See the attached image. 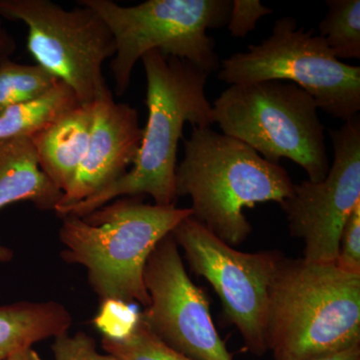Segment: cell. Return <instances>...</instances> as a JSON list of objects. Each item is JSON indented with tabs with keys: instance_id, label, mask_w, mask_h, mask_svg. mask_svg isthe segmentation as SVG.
<instances>
[{
	"instance_id": "cell-1",
	"label": "cell",
	"mask_w": 360,
	"mask_h": 360,
	"mask_svg": "<svg viewBox=\"0 0 360 360\" xmlns=\"http://www.w3.org/2000/svg\"><path fill=\"white\" fill-rule=\"evenodd\" d=\"M146 75L148 120L139 155L130 172L98 193L56 212L85 217L120 196L148 194L156 205L175 206L177 148L186 122L210 127L214 113L205 94L207 71L158 51L141 58Z\"/></svg>"
},
{
	"instance_id": "cell-2",
	"label": "cell",
	"mask_w": 360,
	"mask_h": 360,
	"mask_svg": "<svg viewBox=\"0 0 360 360\" xmlns=\"http://www.w3.org/2000/svg\"><path fill=\"white\" fill-rule=\"evenodd\" d=\"M293 186L283 167L210 127H193L175 172L177 198L189 196L191 217L233 248L252 232L245 208L269 201L281 205Z\"/></svg>"
},
{
	"instance_id": "cell-3",
	"label": "cell",
	"mask_w": 360,
	"mask_h": 360,
	"mask_svg": "<svg viewBox=\"0 0 360 360\" xmlns=\"http://www.w3.org/2000/svg\"><path fill=\"white\" fill-rule=\"evenodd\" d=\"M265 340L274 360H304L360 345V274L284 257L269 291Z\"/></svg>"
},
{
	"instance_id": "cell-4",
	"label": "cell",
	"mask_w": 360,
	"mask_h": 360,
	"mask_svg": "<svg viewBox=\"0 0 360 360\" xmlns=\"http://www.w3.org/2000/svg\"><path fill=\"white\" fill-rule=\"evenodd\" d=\"M191 208L146 205L139 198H118L85 215H66L58 236L68 264L82 265L101 300L115 298L149 304L143 272L150 253L172 233Z\"/></svg>"
},
{
	"instance_id": "cell-5",
	"label": "cell",
	"mask_w": 360,
	"mask_h": 360,
	"mask_svg": "<svg viewBox=\"0 0 360 360\" xmlns=\"http://www.w3.org/2000/svg\"><path fill=\"white\" fill-rule=\"evenodd\" d=\"M222 134L248 144L265 160L288 158L310 181L329 170L324 125L314 99L291 82L266 80L231 85L212 105Z\"/></svg>"
},
{
	"instance_id": "cell-6",
	"label": "cell",
	"mask_w": 360,
	"mask_h": 360,
	"mask_svg": "<svg viewBox=\"0 0 360 360\" xmlns=\"http://www.w3.org/2000/svg\"><path fill=\"white\" fill-rule=\"evenodd\" d=\"M108 25L115 40L110 68L117 96L127 92L132 70L146 52L184 59L212 73L219 68L208 30L227 25L231 0H148L122 6L110 0H80Z\"/></svg>"
},
{
	"instance_id": "cell-7",
	"label": "cell",
	"mask_w": 360,
	"mask_h": 360,
	"mask_svg": "<svg viewBox=\"0 0 360 360\" xmlns=\"http://www.w3.org/2000/svg\"><path fill=\"white\" fill-rule=\"evenodd\" d=\"M219 78L231 85L291 82L307 92L319 110L343 122L360 110L359 66L335 58L314 28H297L292 18H279L266 39L225 58Z\"/></svg>"
},
{
	"instance_id": "cell-8",
	"label": "cell",
	"mask_w": 360,
	"mask_h": 360,
	"mask_svg": "<svg viewBox=\"0 0 360 360\" xmlns=\"http://www.w3.org/2000/svg\"><path fill=\"white\" fill-rule=\"evenodd\" d=\"M0 18L22 21L37 65L70 87L78 103L91 104L110 92L103 65L115 54L108 25L80 4L63 8L49 0H0Z\"/></svg>"
},
{
	"instance_id": "cell-9",
	"label": "cell",
	"mask_w": 360,
	"mask_h": 360,
	"mask_svg": "<svg viewBox=\"0 0 360 360\" xmlns=\"http://www.w3.org/2000/svg\"><path fill=\"white\" fill-rule=\"evenodd\" d=\"M170 234L184 250L191 271L203 277L219 296L224 319L238 328L245 349L264 355L269 291L283 253L239 251L193 217L182 220Z\"/></svg>"
},
{
	"instance_id": "cell-10",
	"label": "cell",
	"mask_w": 360,
	"mask_h": 360,
	"mask_svg": "<svg viewBox=\"0 0 360 360\" xmlns=\"http://www.w3.org/2000/svg\"><path fill=\"white\" fill-rule=\"evenodd\" d=\"M329 136L335 158L326 179L295 184L281 205L290 236L304 243L302 258L319 264H335L343 226L360 205L359 115Z\"/></svg>"
},
{
	"instance_id": "cell-11",
	"label": "cell",
	"mask_w": 360,
	"mask_h": 360,
	"mask_svg": "<svg viewBox=\"0 0 360 360\" xmlns=\"http://www.w3.org/2000/svg\"><path fill=\"white\" fill-rule=\"evenodd\" d=\"M143 281L150 302L139 319L153 335L193 360H232L213 323L210 300L187 274L172 234L149 255Z\"/></svg>"
},
{
	"instance_id": "cell-12",
	"label": "cell",
	"mask_w": 360,
	"mask_h": 360,
	"mask_svg": "<svg viewBox=\"0 0 360 360\" xmlns=\"http://www.w3.org/2000/svg\"><path fill=\"white\" fill-rule=\"evenodd\" d=\"M89 148L77 175L54 212L94 195L127 174L141 148L143 129L139 112L113 101L108 92L96 103Z\"/></svg>"
},
{
	"instance_id": "cell-13",
	"label": "cell",
	"mask_w": 360,
	"mask_h": 360,
	"mask_svg": "<svg viewBox=\"0 0 360 360\" xmlns=\"http://www.w3.org/2000/svg\"><path fill=\"white\" fill-rule=\"evenodd\" d=\"M92 122V103L79 104L30 137L40 169L63 193L86 155Z\"/></svg>"
},
{
	"instance_id": "cell-14",
	"label": "cell",
	"mask_w": 360,
	"mask_h": 360,
	"mask_svg": "<svg viewBox=\"0 0 360 360\" xmlns=\"http://www.w3.org/2000/svg\"><path fill=\"white\" fill-rule=\"evenodd\" d=\"M63 193L40 169L32 139L0 141V210L18 201H32L40 210H56ZM13 258V251L0 245V262Z\"/></svg>"
},
{
	"instance_id": "cell-15",
	"label": "cell",
	"mask_w": 360,
	"mask_h": 360,
	"mask_svg": "<svg viewBox=\"0 0 360 360\" xmlns=\"http://www.w3.org/2000/svg\"><path fill=\"white\" fill-rule=\"evenodd\" d=\"M71 322L68 310L56 302L0 305V360L68 333Z\"/></svg>"
},
{
	"instance_id": "cell-16",
	"label": "cell",
	"mask_w": 360,
	"mask_h": 360,
	"mask_svg": "<svg viewBox=\"0 0 360 360\" xmlns=\"http://www.w3.org/2000/svg\"><path fill=\"white\" fill-rule=\"evenodd\" d=\"M79 104L70 87L59 82L39 98L14 105L0 115V141L32 137Z\"/></svg>"
},
{
	"instance_id": "cell-17",
	"label": "cell",
	"mask_w": 360,
	"mask_h": 360,
	"mask_svg": "<svg viewBox=\"0 0 360 360\" xmlns=\"http://www.w3.org/2000/svg\"><path fill=\"white\" fill-rule=\"evenodd\" d=\"M319 37L338 59L360 58L359 0H328Z\"/></svg>"
},
{
	"instance_id": "cell-18",
	"label": "cell",
	"mask_w": 360,
	"mask_h": 360,
	"mask_svg": "<svg viewBox=\"0 0 360 360\" xmlns=\"http://www.w3.org/2000/svg\"><path fill=\"white\" fill-rule=\"evenodd\" d=\"M58 82V78L37 65L0 59V115L14 105L39 98Z\"/></svg>"
},
{
	"instance_id": "cell-19",
	"label": "cell",
	"mask_w": 360,
	"mask_h": 360,
	"mask_svg": "<svg viewBox=\"0 0 360 360\" xmlns=\"http://www.w3.org/2000/svg\"><path fill=\"white\" fill-rule=\"evenodd\" d=\"M101 345L120 360H193L160 340L141 319L129 338L120 341L103 338Z\"/></svg>"
},
{
	"instance_id": "cell-20",
	"label": "cell",
	"mask_w": 360,
	"mask_h": 360,
	"mask_svg": "<svg viewBox=\"0 0 360 360\" xmlns=\"http://www.w3.org/2000/svg\"><path fill=\"white\" fill-rule=\"evenodd\" d=\"M139 321V314L130 307V303L115 298L101 300L94 322L103 338L120 341L129 338Z\"/></svg>"
},
{
	"instance_id": "cell-21",
	"label": "cell",
	"mask_w": 360,
	"mask_h": 360,
	"mask_svg": "<svg viewBox=\"0 0 360 360\" xmlns=\"http://www.w3.org/2000/svg\"><path fill=\"white\" fill-rule=\"evenodd\" d=\"M51 348L54 360H120L111 354H99L96 340L85 333L56 336Z\"/></svg>"
},
{
	"instance_id": "cell-22",
	"label": "cell",
	"mask_w": 360,
	"mask_h": 360,
	"mask_svg": "<svg viewBox=\"0 0 360 360\" xmlns=\"http://www.w3.org/2000/svg\"><path fill=\"white\" fill-rule=\"evenodd\" d=\"M335 264L349 274H360V205L343 226Z\"/></svg>"
},
{
	"instance_id": "cell-23",
	"label": "cell",
	"mask_w": 360,
	"mask_h": 360,
	"mask_svg": "<svg viewBox=\"0 0 360 360\" xmlns=\"http://www.w3.org/2000/svg\"><path fill=\"white\" fill-rule=\"evenodd\" d=\"M272 13L274 11L264 6L259 0H234L227 22L229 32L232 37L243 39L255 30L260 18Z\"/></svg>"
},
{
	"instance_id": "cell-24",
	"label": "cell",
	"mask_w": 360,
	"mask_h": 360,
	"mask_svg": "<svg viewBox=\"0 0 360 360\" xmlns=\"http://www.w3.org/2000/svg\"><path fill=\"white\" fill-rule=\"evenodd\" d=\"M16 51V42L0 20V59L11 58Z\"/></svg>"
},
{
	"instance_id": "cell-25",
	"label": "cell",
	"mask_w": 360,
	"mask_h": 360,
	"mask_svg": "<svg viewBox=\"0 0 360 360\" xmlns=\"http://www.w3.org/2000/svg\"><path fill=\"white\" fill-rule=\"evenodd\" d=\"M304 360H360V345L336 354Z\"/></svg>"
},
{
	"instance_id": "cell-26",
	"label": "cell",
	"mask_w": 360,
	"mask_h": 360,
	"mask_svg": "<svg viewBox=\"0 0 360 360\" xmlns=\"http://www.w3.org/2000/svg\"><path fill=\"white\" fill-rule=\"evenodd\" d=\"M4 360H42L40 359L39 354L32 348H27V349L20 350V352H16L7 357Z\"/></svg>"
}]
</instances>
